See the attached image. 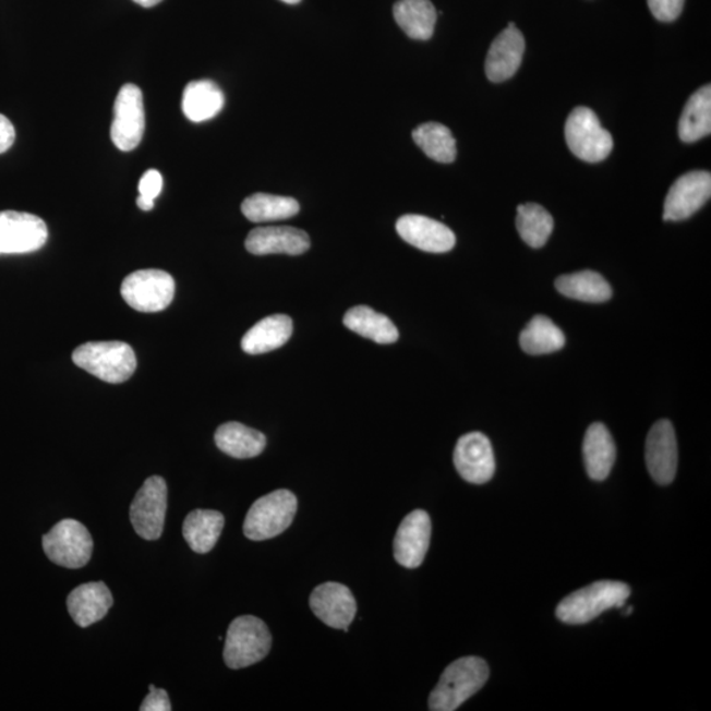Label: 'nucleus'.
<instances>
[{"mask_svg":"<svg viewBox=\"0 0 711 711\" xmlns=\"http://www.w3.org/2000/svg\"><path fill=\"white\" fill-rule=\"evenodd\" d=\"M217 447L234 459H252L264 453L266 436L238 422L221 424L215 433Z\"/></svg>","mask_w":711,"mask_h":711,"instance_id":"obj_24","label":"nucleus"},{"mask_svg":"<svg viewBox=\"0 0 711 711\" xmlns=\"http://www.w3.org/2000/svg\"><path fill=\"white\" fill-rule=\"evenodd\" d=\"M168 507V486L160 475L144 482L131 504L130 519L138 537L157 541L164 531Z\"/></svg>","mask_w":711,"mask_h":711,"instance_id":"obj_9","label":"nucleus"},{"mask_svg":"<svg viewBox=\"0 0 711 711\" xmlns=\"http://www.w3.org/2000/svg\"><path fill=\"white\" fill-rule=\"evenodd\" d=\"M555 287L564 297L588 303L606 302L613 296L611 285L600 273L593 270L561 276L556 279Z\"/></svg>","mask_w":711,"mask_h":711,"instance_id":"obj_27","label":"nucleus"},{"mask_svg":"<svg viewBox=\"0 0 711 711\" xmlns=\"http://www.w3.org/2000/svg\"><path fill=\"white\" fill-rule=\"evenodd\" d=\"M583 461L590 479L603 481L611 474L617 448L605 424L593 423L583 437Z\"/></svg>","mask_w":711,"mask_h":711,"instance_id":"obj_21","label":"nucleus"},{"mask_svg":"<svg viewBox=\"0 0 711 711\" xmlns=\"http://www.w3.org/2000/svg\"><path fill=\"white\" fill-rule=\"evenodd\" d=\"M399 27L414 40H429L434 35L437 12L430 0H399L393 9Z\"/></svg>","mask_w":711,"mask_h":711,"instance_id":"obj_26","label":"nucleus"},{"mask_svg":"<svg viewBox=\"0 0 711 711\" xmlns=\"http://www.w3.org/2000/svg\"><path fill=\"white\" fill-rule=\"evenodd\" d=\"M272 649V634L265 622L243 615L228 627L225 644V662L228 668H246L268 656Z\"/></svg>","mask_w":711,"mask_h":711,"instance_id":"obj_5","label":"nucleus"},{"mask_svg":"<svg viewBox=\"0 0 711 711\" xmlns=\"http://www.w3.org/2000/svg\"><path fill=\"white\" fill-rule=\"evenodd\" d=\"M519 345L529 354L554 353L565 346V336L550 317L537 315L520 334Z\"/></svg>","mask_w":711,"mask_h":711,"instance_id":"obj_31","label":"nucleus"},{"mask_svg":"<svg viewBox=\"0 0 711 711\" xmlns=\"http://www.w3.org/2000/svg\"><path fill=\"white\" fill-rule=\"evenodd\" d=\"M711 195L709 171L696 170L684 174L673 183L664 203L665 221H682L707 205Z\"/></svg>","mask_w":711,"mask_h":711,"instance_id":"obj_12","label":"nucleus"},{"mask_svg":"<svg viewBox=\"0 0 711 711\" xmlns=\"http://www.w3.org/2000/svg\"><path fill=\"white\" fill-rule=\"evenodd\" d=\"M631 594L630 587L620 581H596L576 590L558 603L556 617L568 625H583L600 617L612 607H624Z\"/></svg>","mask_w":711,"mask_h":711,"instance_id":"obj_2","label":"nucleus"},{"mask_svg":"<svg viewBox=\"0 0 711 711\" xmlns=\"http://www.w3.org/2000/svg\"><path fill=\"white\" fill-rule=\"evenodd\" d=\"M517 230L527 245L542 248L554 231V218L541 205L527 203L518 207Z\"/></svg>","mask_w":711,"mask_h":711,"instance_id":"obj_33","label":"nucleus"},{"mask_svg":"<svg viewBox=\"0 0 711 711\" xmlns=\"http://www.w3.org/2000/svg\"><path fill=\"white\" fill-rule=\"evenodd\" d=\"M298 509L296 495L285 489L264 495L251 506L244 520V535L262 542L281 535L293 523Z\"/></svg>","mask_w":711,"mask_h":711,"instance_id":"obj_4","label":"nucleus"},{"mask_svg":"<svg viewBox=\"0 0 711 711\" xmlns=\"http://www.w3.org/2000/svg\"><path fill=\"white\" fill-rule=\"evenodd\" d=\"M282 2L288 3V4H297V3H300L301 0H282Z\"/></svg>","mask_w":711,"mask_h":711,"instance_id":"obj_39","label":"nucleus"},{"mask_svg":"<svg viewBox=\"0 0 711 711\" xmlns=\"http://www.w3.org/2000/svg\"><path fill=\"white\" fill-rule=\"evenodd\" d=\"M224 514L215 510H194L183 522V538L196 554H207L218 543L224 531Z\"/></svg>","mask_w":711,"mask_h":711,"instance_id":"obj_25","label":"nucleus"},{"mask_svg":"<svg viewBox=\"0 0 711 711\" xmlns=\"http://www.w3.org/2000/svg\"><path fill=\"white\" fill-rule=\"evenodd\" d=\"M293 335V321L284 314L264 317L256 323L241 340V348L248 354H263L287 345Z\"/></svg>","mask_w":711,"mask_h":711,"instance_id":"obj_22","label":"nucleus"},{"mask_svg":"<svg viewBox=\"0 0 711 711\" xmlns=\"http://www.w3.org/2000/svg\"><path fill=\"white\" fill-rule=\"evenodd\" d=\"M310 607L323 624L345 631L358 612V603L351 590L340 582H326L316 587L310 595Z\"/></svg>","mask_w":711,"mask_h":711,"instance_id":"obj_14","label":"nucleus"},{"mask_svg":"<svg viewBox=\"0 0 711 711\" xmlns=\"http://www.w3.org/2000/svg\"><path fill=\"white\" fill-rule=\"evenodd\" d=\"M652 15L659 22L670 23L682 15L685 0H647Z\"/></svg>","mask_w":711,"mask_h":711,"instance_id":"obj_35","label":"nucleus"},{"mask_svg":"<svg viewBox=\"0 0 711 711\" xmlns=\"http://www.w3.org/2000/svg\"><path fill=\"white\" fill-rule=\"evenodd\" d=\"M489 678L485 660L467 656L456 660L444 670L439 683L431 691L429 709L454 711L484 687Z\"/></svg>","mask_w":711,"mask_h":711,"instance_id":"obj_1","label":"nucleus"},{"mask_svg":"<svg viewBox=\"0 0 711 711\" xmlns=\"http://www.w3.org/2000/svg\"><path fill=\"white\" fill-rule=\"evenodd\" d=\"M73 363L109 384H122L136 371L133 349L122 341H92L73 352Z\"/></svg>","mask_w":711,"mask_h":711,"instance_id":"obj_3","label":"nucleus"},{"mask_svg":"<svg viewBox=\"0 0 711 711\" xmlns=\"http://www.w3.org/2000/svg\"><path fill=\"white\" fill-rule=\"evenodd\" d=\"M120 293L129 306L140 313H158L173 301L176 282L164 270H137L125 277Z\"/></svg>","mask_w":711,"mask_h":711,"instance_id":"obj_8","label":"nucleus"},{"mask_svg":"<svg viewBox=\"0 0 711 711\" xmlns=\"http://www.w3.org/2000/svg\"><path fill=\"white\" fill-rule=\"evenodd\" d=\"M113 605L112 594L105 582H87L68 596L70 617L82 628L104 619Z\"/></svg>","mask_w":711,"mask_h":711,"instance_id":"obj_20","label":"nucleus"},{"mask_svg":"<svg viewBox=\"0 0 711 711\" xmlns=\"http://www.w3.org/2000/svg\"><path fill=\"white\" fill-rule=\"evenodd\" d=\"M309 234L294 227H260L245 240L246 251L256 256L303 255L310 248Z\"/></svg>","mask_w":711,"mask_h":711,"instance_id":"obj_18","label":"nucleus"},{"mask_svg":"<svg viewBox=\"0 0 711 711\" xmlns=\"http://www.w3.org/2000/svg\"><path fill=\"white\" fill-rule=\"evenodd\" d=\"M412 138L418 147L434 161L442 164L455 161L456 140L446 125L435 122L424 123L412 131Z\"/></svg>","mask_w":711,"mask_h":711,"instance_id":"obj_32","label":"nucleus"},{"mask_svg":"<svg viewBox=\"0 0 711 711\" xmlns=\"http://www.w3.org/2000/svg\"><path fill=\"white\" fill-rule=\"evenodd\" d=\"M162 176L160 171L150 169L145 171L142 180L138 182V198L137 206L143 212H150L155 207V200L162 192Z\"/></svg>","mask_w":711,"mask_h":711,"instance_id":"obj_34","label":"nucleus"},{"mask_svg":"<svg viewBox=\"0 0 711 711\" xmlns=\"http://www.w3.org/2000/svg\"><path fill=\"white\" fill-rule=\"evenodd\" d=\"M711 132V86L697 91L684 107L678 122V136L684 143H696Z\"/></svg>","mask_w":711,"mask_h":711,"instance_id":"obj_29","label":"nucleus"},{"mask_svg":"<svg viewBox=\"0 0 711 711\" xmlns=\"http://www.w3.org/2000/svg\"><path fill=\"white\" fill-rule=\"evenodd\" d=\"M454 465L457 472L471 484L482 485L493 479L495 459L491 441L481 433L461 436L456 444Z\"/></svg>","mask_w":711,"mask_h":711,"instance_id":"obj_13","label":"nucleus"},{"mask_svg":"<svg viewBox=\"0 0 711 711\" xmlns=\"http://www.w3.org/2000/svg\"><path fill=\"white\" fill-rule=\"evenodd\" d=\"M300 209V203L294 198L264 193L248 196L241 205V213L253 224L293 218Z\"/></svg>","mask_w":711,"mask_h":711,"instance_id":"obj_30","label":"nucleus"},{"mask_svg":"<svg viewBox=\"0 0 711 711\" xmlns=\"http://www.w3.org/2000/svg\"><path fill=\"white\" fill-rule=\"evenodd\" d=\"M16 138L15 126L8 117L0 113V155L8 152L14 145Z\"/></svg>","mask_w":711,"mask_h":711,"instance_id":"obj_37","label":"nucleus"},{"mask_svg":"<svg viewBox=\"0 0 711 711\" xmlns=\"http://www.w3.org/2000/svg\"><path fill=\"white\" fill-rule=\"evenodd\" d=\"M144 131L143 93L136 85L126 84L120 88L113 106L112 143L119 150L131 152L142 142Z\"/></svg>","mask_w":711,"mask_h":711,"instance_id":"obj_10","label":"nucleus"},{"mask_svg":"<svg viewBox=\"0 0 711 711\" xmlns=\"http://www.w3.org/2000/svg\"><path fill=\"white\" fill-rule=\"evenodd\" d=\"M93 547L91 532L75 519L61 520L43 537V549L49 561L63 568H84L91 562Z\"/></svg>","mask_w":711,"mask_h":711,"instance_id":"obj_7","label":"nucleus"},{"mask_svg":"<svg viewBox=\"0 0 711 711\" xmlns=\"http://www.w3.org/2000/svg\"><path fill=\"white\" fill-rule=\"evenodd\" d=\"M133 2L138 5H143L145 9L155 8L158 3H161L162 0H133Z\"/></svg>","mask_w":711,"mask_h":711,"instance_id":"obj_38","label":"nucleus"},{"mask_svg":"<svg viewBox=\"0 0 711 711\" xmlns=\"http://www.w3.org/2000/svg\"><path fill=\"white\" fill-rule=\"evenodd\" d=\"M46 221L34 214L0 213V255H23L41 250L48 241Z\"/></svg>","mask_w":711,"mask_h":711,"instance_id":"obj_11","label":"nucleus"},{"mask_svg":"<svg viewBox=\"0 0 711 711\" xmlns=\"http://www.w3.org/2000/svg\"><path fill=\"white\" fill-rule=\"evenodd\" d=\"M525 37L516 24L501 32L489 49L485 72L492 82L510 80L518 72L525 55Z\"/></svg>","mask_w":711,"mask_h":711,"instance_id":"obj_19","label":"nucleus"},{"mask_svg":"<svg viewBox=\"0 0 711 711\" xmlns=\"http://www.w3.org/2000/svg\"><path fill=\"white\" fill-rule=\"evenodd\" d=\"M677 460L675 429L662 419L652 425L646 442V462L651 478L659 485H670L676 478Z\"/></svg>","mask_w":711,"mask_h":711,"instance_id":"obj_15","label":"nucleus"},{"mask_svg":"<svg viewBox=\"0 0 711 711\" xmlns=\"http://www.w3.org/2000/svg\"><path fill=\"white\" fill-rule=\"evenodd\" d=\"M225 106V94L215 82H190L183 92L182 111L194 123L207 122L218 116Z\"/></svg>","mask_w":711,"mask_h":711,"instance_id":"obj_23","label":"nucleus"},{"mask_svg":"<svg viewBox=\"0 0 711 711\" xmlns=\"http://www.w3.org/2000/svg\"><path fill=\"white\" fill-rule=\"evenodd\" d=\"M431 519L424 510H414L399 525L395 538V558L405 568L421 567L431 542Z\"/></svg>","mask_w":711,"mask_h":711,"instance_id":"obj_16","label":"nucleus"},{"mask_svg":"<svg viewBox=\"0 0 711 711\" xmlns=\"http://www.w3.org/2000/svg\"><path fill=\"white\" fill-rule=\"evenodd\" d=\"M565 140L568 148L580 160L595 164L612 154V133L603 129L599 117L588 107H576L565 124Z\"/></svg>","mask_w":711,"mask_h":711,"instance_id":"obj_6","label":"nucleus"},{"mask_svg":"<svg viewBox=\"0 0 711 711\" xmlns=\"http://www.w3.org/2000/svg\"><path fill=\"white\" fill-rule=\"evenodd\" d=\"M142 711H170L171 704L169 701L168 691L165 689H157L155 685H149V695L140 707Z\"/></svg>","mask_w":711,"mask_h":711,"instance_id":"obj_36","label":"nucleus"},{"mask_svg":"<svg viewBox=\"0 0 711 711\" xmlns=\"http://www.w3.org/2000/svg\"><path fill=\"white\" fill-rule=\"evenodd\" d=\"M396 228L406 243L423 252L446 253L456 244L450 228L423 215H403L397 220Z\"/></svg>","mask_w":711,"mask_h":711,"instance_id":"obj_17","label":"nucleus"},{"mask_svg":"<svg viewBox=\"0 0 711 711\" xmlns=\"http://www.w3.org/2000/svg\"><path fill=\"white\" fill-rule=\"evenodd\" d=\"M342 322L351 332L376 341L377 345H393L399 339L395 323L386 315L367 306H356L348 310Z\"/></svg>","mask_w":711,"mask_h":711,"instance_id":"obj_28","label":"nucleus"}]
</instances>
